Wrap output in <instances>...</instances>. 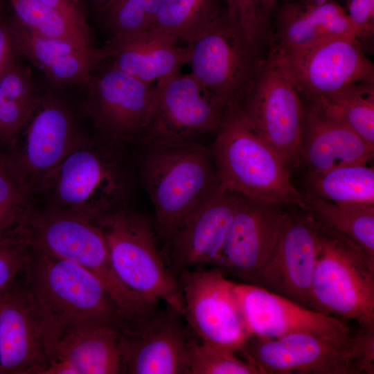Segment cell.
Returning <instances> with one entry per match:
<instances>
[{
    "label": "cell",
    "instance_id": "obj_24",
    "mask_svg": "<svg viewBox=\"0 0 374 374\" xmlns=\"http://www.w3.org/2000/svg\"><path fill=\"white\" fill-rule=\"evenodd\" d=\"M16 53L42 71L52 82L84 88L97 65L94 48L44 37L24 26L14 15L6 21Z\"/></svg>",
    "mask_w": 374,
    "mask_h": 374
},
{
    "label": "cell",
    "instance_id": "obj_37",
    "mask_svg": "<svg viewBox=\"0 0 374 374\" xmlns=\"http://www.w3.org/2000/svg\"><path fill=\"white\" fill-rule=\"evenodd\" d=\"M30 252L25 238H18L0 244V294L13 283L24 269Z\"/></svg>",
    "mask_w": 374,
    "mask_h": 374
},
{
    "label": "cell",
    "instance_id": "obj_19",
    "mask_svg": "<svg viewBox=\"0 0 374 374\" xmlns=\"http://www.w3.org/2000/svg\"><path fill=\"white\" fill-rule=\"evenodd\" d=\"M282 207L240 195L213 268L249 282L277 242L287 212Z\"/></svg>",
    "mask_w": 374,
    "mask_h": 374
},
{
    "label": "cell",
    "instance_id": "obj_28",
    "mask_svg": "<svg viewBox=\"0 0 374 374\" xmlns=\"http://www.w3.org/2000/svg\"><path fill=\"white\" fill-rule=\"evenodd\" d=\"M301 195L305 211L358 244L374 260V204L332 202L308 192Z\"/></svg>",
    "mask_w": 374,
    "mask_h": 374
},
{
    "label": "cell",
    "instance_id": "obj_44",
    "mask_svg": "<svg viewBox=\"0 0 374 374\" xmlns=\"http://www.w3.org/2000/svg\"><path fill=\"white\" fill-rule=\"evenodd\" d=\"M5 154L0 152V161L4 157Z\"/></svg>",
    "mask_w": 374,
    "mask_h": 374
},
{
    "label": "cell",
    "instance_id": "obj_20",
    "mask_svg": "<svg viewBox=\"0 0 374 374\" xmlns=\"http://www.w3.org/2000/svg\"><path fill=\"white\" fill-rule=\"evenodd\" d=\"M240 353L260 374H350L349 350L312 334L250 337Z\"/></svg>",
    "mask_w": 374,
    "mask_h": 374
},
{
    "label": "cell",
    "instance_id": "obj_30",
    "mask_svg": "<svg viewBox=\"0 0 374 374\" xmlns=\"http://www.w3.org/2000/svg\"><path fill=\"white\" fill-rule=\"evenodd\" d=\"M222 13L220 0H161L150 30L189 44Z\"/></svg>",
    "mask_w": 374,
    "mask_h": 374
},
{
    "label": "cell",
    "instance_id": "obj_29",
    "mask_svg": "<svg viewBox=\"0 0 374 374\" xmlns=\"http://www.w3.org/2000/svg\"><path fill=\"white\" fill-rule=\"evenodd\" d=\"M307 101L344 123L374 148V80Z\"/></svg>",
    "mask_w": 374,
    "mask_h": 374
},
{
    "label": "cell",
    "instance_id": "obj_1",
    "mask_svg": "<svg viewBox=\"0 0 374 374\" xmlns=\"http://www.w3.org/2000/svg\"><path fill=\"white\" fill-rule=\"evenodd\" d=\"M141 181L154 207V230L168 249L189 215L219 188L212 150L198 141L144 145Z\"/></svg>",
    "mask_w": 374,
    "mask_h": 374
},
{
    "label": "cell",
    "instance_id": "obj_33",
    "mask_svg": "<svg viewBox=\"0 0 374 374\" xmlns=\"http://www.w3.org/2000/svg\"><path fill=\"white\" fill-rule=\"evenodd\" d=\"M5 156L0 161V244L26 239L25 220L33 204L6 163Z\"/></svg>",
    "mask_w": 374,
    "mask_h": 374
},
{
    "label": "cell",
    "instance_id": "obj_39",
    "mask_svg": "<svg viewBox=\"0 0 374 374\" xmlns=\"http://www.w3.org/2000/svg\"><path fill=\"white\" fill-rule=\"evenodd\" d=\"M345 1V11L357 39L362 47L370 44L374 35V0Z\"/></svg>",
    "mask_w": 374,
    "mask_h": 374
},
{
    "label": "cell",
    "instance_id": "obj_45",
    "mask_svg": "<svg viewBox=\"0 0 374 374\" xmlns=\"http://www.w3.org/2000/svg\"><path fill=\"white\" fill-rule=\"evenodd\" d=\"M283 2L282 3H285V2H287V1H292V0H282Z\"/></svg>",
    "mask_w": 374,
    "mask_h": 374
},
{
    "label": "cell",
    "instance_id": "obj_12",
    "mask_svg": "<svg viewBox=\"0 0 374 374\" xmlns=\"http://www.w3.org/2000/svg\"><path fill=\"white\" fill-rule=\"evenodd\" d=\"M23 146L5 161L19 184L33 198L43 193L58 166L73 151L87 143L69 108L48 95L28 123Z\"/></svg>",
    "mask_w": 374,
    "mask_h": 374
},
{
    "label": "cell",
    "instance_id": "obj_5",
    "mask_svg": "<svg viewBox=\"0 0 374 374\" xmlns=\"http://www.w3.org/2000/svg\"><path fill=\"white\" fill-rule=\"evenodd\" d=\"M95 222L104 234L113 268L122 283L147 302L158 305L162 301L184 316L178 280L157 249L148 219L125 207Z\"/></svg>",
    "mask_w": 374,
    "mask_h": 374
},
{
    "label": "cell",
    "instance_id": "obj_32",
    "mask_svg": "<svg viewBox=\"0 0 374 374\" xmlns=\"http://www.w3.org/2000/svg\"><path fill=\"white\" fill-rule=\"evenodd\" d=\"M16 18L26 28L44 37L91 48V35L54 9L38 0H9Z\"/></svg>",
    "mask_w": 374,
    "mask_h": 374
},
{
    "label": "cell",
    "instance_id": "obj_11",
    "mask_svg": "<svg viewBox=\"0 0 374 374\" xmlns=\"http://www.w3.org/2000/svg\"><path fill=\"white\" fill-rule=\"evenodd\" d=\"M60 335L24 284L0 294V374H44Z\"/></svg>",
    "mask_w": 374,
    "mask_h": 374
},
{
    "label": "cell",
    "instance_id": "obj_13",
    "mask_svg": "<svg viewBox=\"0 0 374 374\" xmlns=\"http://www.w3.org/2000/svg\"><path fill=\"white\" fill-rule=\"evenodd\" d=\"M321 244L320 224L312 215L287 211L271 253L249 283L314 310L312 283Z\"/></svg>",
    "mask_w": 374,
    "mask_h": 374
},
{
    "label": "cell",
    "instance_id": "obj_41",
    "mask_svg": "<svg viewBox=\"0 0 374 374\" xmlns=\"http://www.w3.org/2000/svg\"><path fill=\"white\" fill-rule=\"evenodd\" d=\"M15 53L6 22L0 17V80L15 63Z\"/></svg>",
    "mask_w": 374,
    "mask_h": 374
},
{
    "label": "cell",
    "instance_id": "obj_35",
    "mask_svg": "<svg viewBox=\"0 0 374 374\" xmlns=\"http://www.w3.org/2000/svg\"><path fill=\"white\" fill-rule=\"evenodd\" d=\"M189 374H260L236 353L193 337L188 353Z\"/></svg>",
    "mask_w": 374,
    "mask_h": 374
},
{
    "label": "cell",
    "instance_id": "obj_23",
    "mask_svg": "<svg viewBox=\"0 0 374 374\" xmlns=\"http://www.w3.org/2000/svg\"><path fill=\"white\" fill-rule=\"evenodd\" d=\"M373 150L344 123L325 114L310 102L304 105L300 160L301 164L308 168V173L367 164L373 157Z\"/></svg>",
    "mask_w": 374,
    "mask_h": 374
},
{
    "label": "cell",
    "instance_id": "obj_4",
    "mask_svg": "<svg viewBox=\"0 0 374 374\" xmlns=\"http://www.w3.org/2000/svg\"><path fill=\"white\" fill-rule=\"evenodd\" d=\"M24 285L61 331L98 325L118 328L126 317L102 281L70 260L55 258L30 247Z\"/></svg>",
    "mask_w": 374,
    "mask_h": 374
},
{
    "label": "cell",
    "instance_id": "obj_16",
    "mask_svg": "<svg viewBox=\"0 0 374 374\" xmlns=\"http://www.w3.org/2000/svg\"><path fill=\"white\" fill-rule=\"evenodd\" d=\"M84 89V110L103 139L121 145L139 142L149 123L153 84L141 82L112 64L92 75Z\"/></svg>",
    "mask_w": 374,
    "mask_h": 374
},
{
    "label": "cell",
    "instance_id": "obj_36",
    "mask_svg": "<svg viewBox=\"0 0 374 374\" xmlns=\"http://www.w3.org/2000/svg\"><path fill=\"white\" fill-rule=\"evenodd\" d=\"M225 2L226 11L251 43L262 48L268 42L271 25L263 14L260 0H225Z\"/></svg>",
    "mask_w": 374,
    "mask_h": 374
},
{
    "label": "cell",
    "instance_id": "obj_21",
    "mask_svg": "<svg viewBox=\"0 0 374 374\" xmlns=\"http://www.w3.org/2000/svg\"><path fill=\"white\" fill-rule=\"evenodd\" d=\"M240 196L218 188L179 227L167 249L168 267L176 277L217 262Z\"/></svg>",
    "mask_w": 374,
    "mask_h": 374
},
{
    "label": "cell",
    "instance_id": "obj_10",
    "mask_svg": "<svg viewBox=\"0 0 374 374\" xmlns=\"http://www.w3.org/2000/svg\"><path fill=\"white\" fill-rule=\"evenodd\" d=\"M241 109L290 170L301 165L304 105L293 80L269 50Z\"/></svg>",
    "mask_w": 374,
    "mask_h": 374
},
{
    "label": "cell",
    "instance_id": "obj_34",
    "mask_svg": "<svg viewBox=\"0 0 374 374\" xmlns=\"http://www.w3.org/2000/svg\"><path fill=\"white\" fill-rule=\"evenodd\" d=\"M161 1L112 0L99 18L111 37L144 32L152 28Z\"/></svg>",
    "mask_w": 374,
    "mask_h": 374
},
{
    "label": "cell",
    "instance_id": "obj_43",
    "mask_svg": "<svg viewBox=\"0 0 374 374\" xmlns=\"http://www.w3.org/2000/svg\"><path fill=\"white\" fill-rule=\"evenodd\" d=\"M112 1V0H90V5L94 14L99 17Z\"/></svg>",
    "mask_w": 374,
    "mask_h": 374
},
{
    "label": "cell",
    "instance_id": "obj_38",
    "mask_svg": "<svg viewBox=\"0 0 374 374\" xmlns=\"http://www.w3.org/2000/svg\"><path fill=\"white\" fill-rule=\"evenodd\" d=\"M359 327L349 350L350 374H374V324Z\"/></svg>",
    "mask_w": 374,
    "mask_h": 374
},
{
    "label": "cell",
    "instance_id": "obj_25",
    "mask_svg": "<svg viewBox=\"0 0 374 374\" xmlns=\"http://www.w3.org/2000/svg\"><path fill=\"white\" fill-rule=\"evenodd\" d=\"M119 328L98 325L62 332L44 374L123 373Z\"/></svg>",
    "mask_w": 374,
    "mask_h": 374
},
{
    "label": "cell",
    "instance_id": "obj_40",
    "mask_svg": "<svg viewBox=\"0 0 374 374\" xmlns=\"http://www.w3.org/2000/svg\"><path fill=\"white\" fill-rule=\"evenodd\" d=\"M57 11L83 31L89 33L87 6L84 0H38Z\"/></svg>",
    "mask_w": 374,
    "mask_h": 374
},
{
    "label": "cell",
    "instance_id": "obj_18",
    "mask_svg": "<svg viewBox=\"0 0 374 374\" xmlns=\"http://www.w3.org/2000/svg\"><path fill=\"white\" fill-rule=\"evenodd\" d=\"M233 292L249 337L274 339L308 333L331 339L350 350L353 334L344 320L251 283H234Z\"/></svg>",
    "mask_w": 374,
    "mask_h": 374
},
{
    "label": "cell",
    "instance_id": "obj_17",
    "mask_svg": "<svg viewBox=\"0 0 374 374\" xmlns=\"http://www.w3.org/2000/svg\"><path fill=\"white\" fill-rule=\"evenodd\" d=\"M184 317L166 305L127 319L119 328L124 369L128 374H189L193 335Z\"/></svg>",
    "mask_w": 374,
    "mask_h": 374
},
{
    "label": "cell",
    "instance_id": "obj_7",
    "mask_svg": "<svg viewBox=\"0 0 374 374\" xmlns=\"http://www.w3.org/2000/svg\"><path fill=\"white\" fill-rule=\"evenodd\" d=\"M24 232L33 249L72 261L94 274L120 309L136 302V294L116 275L104 234L95 222L51 206L39 209L33 204Z\"/></svg>",
    "mask_w": 374,
    "mask_h": 374
},
{
    "label": "cell",
    "instance_id": "obj_2",
    "mask_svg": "<svg viewBox=\"0 0 374 374\" xmlns=\"http://www.w3.org/2000/svg\"><path fill=\"white\" fill-rule=\"evenodd\" d=\"M215 133L211 150L221 190L305 210L286 163L241 107L226 110Z\"/></svg>",
    "mask_w": 374,
    "mask_h": 374
},
{
    "label": "cell",
    "instance_id": "obj_15",
    "mask_svg": "<svg viewBox=\"0 0 374 374\" xmlns=\"http://www.w3.org/2000/svg\"><path fill=\"white\" fill-rule=\"evenodd\" d=\"M269 50L307 100L374 80L373 64L357 38L336 37L296 50Z\"/></svg>",
    "mask_w": 374,
    "mask_h": 374
},
{
    "label": "cell",
    "instance_id": "obj_14",
    "mask_svg": "<svg viewBox=\"0 0 374 374\" xmlns=\"http://www.w3.org/2000/svg\"><path fill=\"white\" fill-rule=\"evenodd\" d=\"M184 319L201 341L241 353L249 336L233 292V282L220 270L190 269L177 277Z\"/></svg>",
    "mask_w": 374,
    "mask_h": 374
},
{
    "label": "cell",
    "instance_id": "obj_27",
    "mask_svg": "<svg viewBox=\"0 0 374 374\" xmlns=\"http://www.w3.org/2000/svg\"><path fill=\"white\" fill-rule=\"evenodd\" d=\"M28 66L15 63L0 80V146H15L42 103Z\"/></svg>",
    "mask_w": 374,
    "mask_h": 374
},
{
    "label": "cell",
    "instance_id": "obj_42",
    "mask_svg": "<svg viewBox=\"0 0 374 374\" xmlns=\"http://www.w3.org/2000/svg\"><path fill=\"white\" fill-rule=\"evenodd\" d=\"M263 14L271 24V20L274 17L278 8V0H260Z\"/></svg>",
    "mask_w": 374,
    "mask_h": 374
},
{
    "label": "cell",
    "instance_id": "obj_6",
    "mask_svg": "<svg viewBox=\"0 0 374 374\" xmlns=\"http://www.w3.org/2000/svg\"><path fill=\"white\" fill-rule=\"evenodd\" d=\"M319 224L321 244L312 283L314 310L359 326L374 324V260L351 239Z\"/></svg>",
    "mask_w": 374,
    "mask_h": 374
},
{
    "label": "cell",
    "instance_id": "obj_9",
    "mask_svg": "<svg viewBox=\"0 0 374 374\" xmlns=\"http://www.w3.org/2000/svg\"><path fill=\"white\" fill-rule=\"evenodd\" d=\"M226 109L190 74L179 71L156 82L142 146L189 143L220 125Z\"/></svg>",
    "mask_w": 374,
    "mask_h": 374
},
{
    "label": "cell",
    "instance_id": "obj_26",
    "mask_svg": "<svg viewBox=\"0 0 374 374\" xmlns=\"http://www.w3.org/2000/svg\"><path fill=\"white\" fill-rule=\"evenodd\" d=\"M177 42L166 34L148 30L111 37L100 49L104 60L112 58L122 71L153 84L188 64V48L179 46Z\"/></svg>",
    "mask_w": 374,
    "mask_h": 374
},
{
    "label": "cell",
    "instance_id": "obj_8",
    "mask_svg": "<svg viewBox=\"0 0 374 374\" xmlns=\"http://www.w3.org/2000/svg\"><path fill=\"white\" fill-rule=\"evenodd\" d=\"M191 74L227 109L242 107L264 57L226 11L188 44Z\"/></svg>",
    "mask_w": 374,
    "mask_h": 374
},
{
    "label": "cell",
    "instance_id": "obj_31",
    "mask_svg": "<svg viewBox=\"0 0 374 374\" xmlns=\"http://www.w3.org/2000/svg\"><path fill=\"white\" fill-rule=\"evenodd\" d=\"M306 184L307 192L326 200L374 204V170L366 163L308 173Z\"/></svg>",
    "mask_w": 374,
    "mask_h": 374
},
{
    "label": "cell",
    "instance_id": "obj_3",
    "mask_svg": "<svg viewBox=\"0 0 374 374\" xmlns=\"http://www.w3.org/2000/svg\"><path fill=\"white\" fill-rule=\"evenodd\" d=\"M121 146L103 139L70 153L45 186L48 206L93 222L127 207L132 177Z\"/></svg>",
    "mask_w": 374,
    "mask_h": 374
},
{
    "label": "cell",
    "instance_id": "obj_22",
    "mask_svg": "<svg viewBox=\"0 0 374 374\" xmlns=\"http://www.w3.org/2000/svg\"><path fill=\"white\" fill-rule=\"evenodd\" d=\"M274 17L268 43L276 51L301 49L336 37L357 38L345 9L335 0H292L282 3Z\"/></svg>",
    "mask_w": 374,
    "mask_h": 374
}]
</instances>
